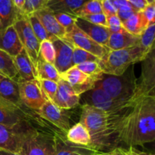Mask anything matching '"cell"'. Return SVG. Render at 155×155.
<instances>
[{
  "label": "cell",
  "mask_w": 155,
  "mask_h": 155,
  "mask_svg": "<svg viewBox=\"0 0 155 155\" xmlns=\"http://www.w3.org/2000/svg\"><path fill=\"white\" fill-rule=\"evenodd\" d=\"M155 97H147L125 114L116 132L118 144L143 145L155 139Z\"/></svg>",
  "instance_id": "cell-1"
},
{
  "label": "cell",
  "mask_w": 155,
  "mask_h": 155,
  "mask_svg": "<svg viewBox=\"0 0 155 155\" xmlns=\"http://www.w3.org/2000/svg\"><path fill=\"white\" fill-rule=\"evenodd\" d=\"M130 109L108 112L83 104L80 123L86 127L90 135V148L98 151H111L117 148L118 142L116 132L118 124Z\"/></svg>",
  "instance_id": "cell-2"
},
{
  "label": "cell",
  "mask_w": 155,
  "mask_h": 155,
  "mask_svg": "<svg viewBox=\"0 0 155 155\" xmlns=\"http://www.w3.org/2000/svg\"><path fill=\"white\" fill-rule=\"evenodd\" d=\"M148 54L140 45L124 49H109L100 59L98 64L104 74L120 76L130 66L139 61H143Z\"/></svg>",
  "instance_id": "cell-3"
},
{
  "label": "cell",
  "mask_w": 155,
  "mask_h": 155,
  "mask_svg": "<svg viewBox=\"0 0 155 155\" xmlns=\"http://www.w3.org/2000/svg\"><path fill=\"white\" fill-rule=\"evenodd\" d=\"M136 85L137 80L135 77L133 68L130 67L120 76L104 74L101 80L95 83L94 88L102 89L114 99L126 101L128 104L129 98L134 92Z\"/></svg>",
  "instance_id": "cell-4"
},
{
  "label": "cell",
  "mask_w": 155,
  "mask_h": 155,
  "mask_svg": "<svg viewBox=\"0 0 155 155\" xmlns=\"http://www.w3.org/2000/svg\"><path fill=\"white\" fill-rule=\"evenodd\" d=\"M142 64L140 81L137 83L134 92L129 98L128 107L147 97H155V57L154 49L148 54Z\"/></svg>",
  "instance_id": "cell-5"
},
{
  "label": "cell",
  "mask_w": 155,
  "mask_h": 155,
  "mask_svg": "<svg viewBox=\"0 0 155 155\" xmlns=\"http://www.w3.org/2000/svg\"><path fill=\"white\" fill-rule=\"evenodd\" d=\"M36 130L30 124L18 127L0 124V150L20 153L26 138Z\"/></svg>",
  "instance_id": "cell-6"
},
{
  "label": "cell",
  "mask_w": 155,
  "mask_h": 155,
  "mask_svg": "<svg viewBox=\"0 0 155 155\" xmlns=\"http://www.w3.org/2000/svg\"><path fill=\"white\" fill-rule=\"evenodd\" d=\"M16 30L23 48L28 54L33 66L36 68L39 55L40 42L35 36L27 16L19 15L12 24Z\"/></svg>",
  "instance_id": "cell-7"
},
{
  "label": "cell",
  "mask_w": 155,
  "mask_h": 155,
  "mask_svg": "<svg viewBox=\"0 0 155 155\" xmlns=\"http://www.w3.org/2000/svg\"><path fill=\"white\" fill-rule=\"evenodd\" d=\"M54 136L40 133L37 130L29 135L23 143L21 155H54Z\"/></svg>",
  "instance_id": "cell-8"
},
{
  "label": "cell",
  "mask_w": 155,
  "mask_h": 155,
  "mask_svg": "<svg viewBox=\"0 0 155 155\" xmlns=\"http://www.w3.org/2000/svg\"><path fill=\"white\" fill-rule=\"evenodd\" d=\"M74 47L80 48L96 56L99 59L107 52L109 48L95 42L93 39L82 31L76 24L66 30L64 39Z\"/></svg>",
  "instance_id": "cell-9"
},
{
  "label": "cell",
  "mask_w": 155,
  "mask_h": 155,
  "mask_svg": "<svg viewBox=\"0 0 155 155\" xmlns=\"http://www.w3.org/2000/svg\"><path fill=\"white\" fill-rule=\"evenodd\" d=\"M83 94L85 95L83 98L86 101L84 104H88L105 111L119 112L130 108L127 107V102L114 99L104 91L98 88H94Z\"/></svg>",
  "instance_id": "cell-10"
},
{
  "label": "cell",
  "mask_w": 155,
  "mask_h": 155,
  "mask_svg": "<svg viewBox=\"0 0 155 155\" xmlns=\"http://www.w3.org/2000/svg\"><path fill=\"white\" fill-rule=\"evenodd\" d=\"M60 79L69 83L74 92L78 95L94 89L95 85L101 78L87 75L82 72L76 66L72 67L65 72L59 74Z\"/></svg>",
  "instance_id": "cell-11"
},
{
  "label": "cell",
  "mask_w": 155,
  "mask_h": 155,
  "mask_svg": "<svg viewBox=\"0 0 155 155\" xmlns=\"http://www.w3.org/2000/svg\"><path fill=\"white\" fill-rule=\"evenodd\" d=\"M21 103L27 108L37 111L45 102L37 80L18 81Z\"/></svg>",
  "instance_id": "cell-12"
},
{
  "label": "cell",
  "mask_w": 155,
  "mask_h": 155,
  "mask_svg": "<svg viewBox=\"0 0 155 155\" xmlns=\"http://www.w3.org/2000/svg\"><path fill=\"white\" fill-rule=\"evenodd\" d=\"M36 112L41 118L54 125L64 134L71 128L70 115L67 110L60 108L48 100Z\"/></svg>",
  "instance_id": "cell-13"
},
{
  "label": "cell",
  "mask_w": 155,
  "mask_h": 155,
  "mask_svg": "<svg viewBox=\"0 0 155 155\" xmlns=\"http://www.w3.org/2000/svg\"><path fill=\"white\" fill-rule=\"evenodd\" d=\"M30 115L19 107L0 97V124L8 127L30 124Z\"/></svg>",
  "instance_id": "cell-14"
},
{
  "label": "cell",
  "mask_w": 155,
  "mask_h": 155,
  "mask_svg": "<svg viewBox=\"0 0 155 155\" xmlns=\"http://www.w3.org/2000/svg\"><path fill=\"white\" fill-rule=\"evenodd\" d=\"M52 43L55 51L54 66L60 74L74 67L73 64L74 46L65 39H58V38L54 39Z\"/></svg>",
  "instance_id": "cell-15"
},
{
  "label": "cell",
  "mask_w": 155,
  "mask_h": 155,
  "mask_svg": "<svg viewBox=\"0 0 155 155\" xmlns=\"http://www.w3.org/2000/svg\"><path fill=\"white\" fill-rule=\"evenodd\" d=\"M80 95H78L73 88L64 80L58 82V90L54 96L53 104L64 110H70L79 104Z\"/></svg>",
  "instance_id": "cell-16"
},
{
  "label": "cell",
  "mask_w": 155,
  "mask_h": 155,
  "mask_svg": "<svg viewBox=\"0 0 155 155\" xmlns=\"http://www.w3.org/2000/svg\"><path fill=\"white\" fill-rule=\"evenodd\" d=\"M75 24L95 42L106 46L110 35L107 27L93 24L81 18H77Z\"/></svg>",
  "instance_id": "cell-17"
},
{
  "label": "cell",
  "mask_w": 155,
  "mask_h": 155,
  "mask_svg": "<svg viewBox=\"0 0 155 155\" xmlns=\"http://www.w3.org/2000/svg\"><path fill=\"white\" fill-rule=\"evenodd\" d=\"M55 150L54 155H94L96 150L89 147L81 146L68 142L65 136L54 135Z\"/></svg>",
  "instance_id": "cell-18"
},
{
  "label": "cell",
  "mask_w": 155,
  "mask_h": 155,
  "mask_svg": "<svg viewBox=\"0 0 155 155\" xmlns=\"http://www.w3.org/2000/svg\"><path fill=\"white\" fill-rule=\"evenodd\" d=\"M13 61L18 72V81H32L36 80V68L24 48H22L19 54L13 57Z\"/></svg>",
  "instance_id": "cell-19"
},
{
  "label": "cell",
  "mask_w": 155,
  "mask_h": 155,
  "mask_svg": "<svg viewBox=\"0 0 155 155\" xmlns=\"http://www.w3.org/2000/svg\"><path fill=\"white\" fill-rule=\"evenodd\" d=\"M23 46L13 25L0 30V49L15 57L19 54Z\"/></svg>",
  "instance_id": "cell-20"
},
{
  "label": "cell",
  "mask_w": 155,
  "mask_h": 155,
  "mask_svg": "<svg viewBox=\"0 0 155 155\" xmlns=\"http://www.w3.org/2000/svg\"><path fill=\"white\" fill-rule=\"evenodd\" d=\"M33 14L39 20L41 24L48 33L58 39H64L66 30L59 24L54 18V13L50 9L45 7Z\"/></svg>",
  "instance_id": "cell-21"
},
{
  "label": "cell",
  "mask_w": 155,
  "mask_h": 155,
  "mask_svg": "<svg viewBox=\"0 0 155 155\" xmlns=\"http://www.w3.org/2000/svg\"><path fill=\"white\" fill-rule=\"evenodd\" d=\"M140 36H136L127 32L125 29L121 32L110 33L106 47L110 50H120L139 45Z\"/></svg>",
  "instance_id": "cell-22"
},
{
  "label": "cell",
  "mask_w": 155,
  "mask_h": 155,
  "mask_svg": "<svg viewBox=\"0 0 155 155\" xmlns=\"http://www.w3.org/2000/svg\"><path fill=\"white\" fill-rule=\"evenodd\" d=\"M0 97L19 107H24L20 98L18 83L0 74Z\"/></svg>",
  "instance_id": "cell-23"
},
{
  "label": "cell",
  "mask_w": 155,
  "mask_h": 155,
  "mask_svg": "<svg viewBox=\"0 0 155 155\" xmlns=\"http://www.w3.org/2000/svg\"><path fill=\"white\" fill-rule=\"evenodd\" d=\"M89 0H49L46 7L53 13L62 12L77 17V12Z\"/></svg>",
  "instance_id": "cell-24"
},
{
  "label": "cell",
  "mask_w": 155,
  "mask_h": 155,
  "mask_svg": "<svg viewBox=\"0 0 155 155\" xmlns=\"http://www.w3.org/2000/svg\"><path fill=\"white\" fill-rule=\"evenodd\" d=\"M19 15L13 0H0V30L12 25Z\"/></svg>",
  "instance_id": "cell-25"
},
{
  "label": "cell",
  "mask_w": 155,
  "mask_h": 155,
  "mask_svg": "<svg viewBox=\"0 0 155 155\" xmlns=\"http://www.w3.org/2000/svg\"><path fill=\"white\" fill-rule=\"evenodd\" d=\"M65 138L68 142L73 144L90 148V135L86 127L80 123H78L71 127L66 133Z\"/></svg>",
  "instance_id": "cell-26"
},
{
  "label": "cell",
  "mask_w": 155,
  "mask_h": 155,
  "mask_svg": "<svg viewBox=\"0 0 155 155\" xmlns=\"http://www.w3.org/2000/svg\"><path fill=\"white\" fill-rule=\"evenodd\" d=\"M36 80L37 79H42V80H51L58 83L60 80L59 73L54 64H49L48 62L42 60L39 56L37 63L36 66Z\"/></svg>",
  "instance_id": "cell-27"
},
{
  "label": "cell",
  "mask_w": 155,
  "mask_h": 155,
  "mask_svg": "<svg viewBox=\"0 0 155 155\" xmlns=\"http://www.w3.org/2000/svg\"><path fill=\"white\" fill-rule=\"evenodd\" d=\"M122 24L127 32L136 36H140L148 26L141 12L135 13Z\"/></svg>",
  "instance_id": "cell-28"
},
{
  "label": "cell",
  "mask_w": 155,
  "mask_h": 155,
  "mask_svg": "<svg viewBox=\"0 0 155 155\" xmlns=\"http://www.w3.org/2000/svg\"><path fill=\"white\" fill-rule=\"evenodd\" d=\"M0 74L18 81V72L15 66L13 57L0 49Z\"/></svg>",
  "instance_id": "cell-29"
},
{
  "label": "cell",
  "mask_w": 155,
  "mask_h": 155,
  "mask_svg": "<svg viewBox=\"0 0 155 155\" xmlns=\"http://www.w3.org/2000/svg\"><path fill=\"white\" fill-rule=\"evenodd\" d=\"M27 17L28 18L30 26H31L32 30H33L35 36L37 38L38 40L39 41V42H42L44 40H49L52 42L54 39H57V37L52 36V35H51L46 31L45 27L42 26L39 20L36 18L34 14H32V15H28Z\"/></svg>",
  "instance_id": "cell-30"
},
{
  "label": "cell",
  "mask_w": 155,
  "mask_h": 155,
  "mask_svg": "<svg viewBox=\"0 0 155 155\" xmlns=\"http://www.w3.org/2000/svg\"><path fill=\"white\" fill-rule=\"evenodd\" d=\"M154 33L155 22H152L147 26L140 36L139 45L148 53L154 49Z\"/></svg>",
  "instance_id": "cell-31"
},
{
  "label": "cell",
  "mask_w": 155,
  "mask_h": 155,
  "mask_svg": "<svg viewBox=\"0 0 155 155\" xmlns=\"http://www.w3.org/2000/svg\"><path fill=\"white\" fill-rule=\"evenodd\" d=\"M39 87L46 100L53 102L58 90V83L48 80L37 79Z\"/></svg>",
  "instance_id": "cell-32"
},
{
  "label": "cell",
  "mask_w": 155,
  "mask_h": 155,
  "mask_svg": "<svg viewBox=\"0 0 155 155\" xmlns=\"http://www.w3.org/2000/svg\"><path fill=\"white\" fill-rule=\"evenodd\" d=\"M103 13L101 8V0H89L77 12V18L94 14Z\"/></svg>",
  "instance_id": "cell-33"
},
{
  "label": "cell",
  "mask_w": 155,
  "mask_h": 155,
  "mask_svg": "<svg viewBox=\"0 0 155 155\" xmlns=\"http://www.w3.org/2000/svg\"><path fill=\"white\" fill-rule=\"evenodd\" d=\"M99 60L100 59L96 56L93 55L85 50L77 48V47H74L73 48V64L74 66L89 61H95L98 63Z\"/></svg>",
  "instance_id": "cell-34"
},
{
  "label": "cell",
  "mask_w": 155,
  "mask_h": 155,
  "mask_svg": "<svg viewBox=\"0 0 155 155\" xmlns=\"http://www.w3.org/2000/svg\"><path fill=\"white\" fill-rule=\"evenodd\" d=\"M49 0H24L21 15L28 16L47 6Z\"/></svg>",
  "instance_id": "cell-35"
},
{
  "label": "cell",
  "mask_w": 155,
  "mask_h": 155,
  "mask_svg": "<svg viewBox=\"0 0 155 155\" xmlns=\"http://www.w3.org/2000/svg\"><path fill=\"white\" fill-rule=\"evenodd\" d=\"M39 56L45 61L54 64V58H55V51H54L53 43L51 41L44 40L40 42Z\"/></svg>",
  "instance_id": "cell-36"
},
{
  "label": "cell",
  "mask_w": 155,
  "mask_h": 155,
  "mask_svg": "<svg viewBox=\"0 0 155 155\" xmlns=\"http://www.w3.org/2000/svg\"><path fill=\"white\" fill-rule=\"evenodd\" d=\"M77 68L84 74L87 75L92 76V77H96L101 78L104 74L98 62L89 61L85 62V63L80 64L78 65H76Z\"/></svg>",
  "instance_id": "cell-37"
},
{
  "label": "cell",
  "mask_w": 155,
  "mask_h": 155,
  "mask_svg": "<svg viewBox=\"0 0 155 155\" xmlns=\"http://www.w3.org/2000/svg\"><path fill=\"white\" fill-rule=\"evenodd\" d=\"M54 15L55 19L59 23V24L65 30L67 29L70 28L71 27H72L73 25H74L76 22V20L77 18V17L74 16V15H71L67 13H62V12L54 13Z\"/></svg>",
  "instance_id": "cell-38"
},
{
  "label": "cell",
  "mask_w": 155,
  "mask_h": 155,
  "mask_svg": "<svg viewBox=\"0 0 155 155\" xmlns=\"http://www.w3.org/2000/svg\"><path fill=\"white\" fill-rule=\"evenodd\" d=\"M107 28L110 30V33H116L121 32L124 30V27L120 20L117 15H112L107 16Z\"/></svg>",
  "instance_id": "cell-39"
},
{
  "label": "cell",
  "mask_w": 155,
  "mask_h": 155,
  "mask_svg": "<svg viewBox=\"0 0 155 155\" xmlns=\"http://www.w3.org/2000/svg\"><path fill=\"white\" fill-rule=\"evenodd\" d=\"M81 18H83L84 20H86V21H89V22L92 23V24H96V25H100L103 26V27H107V18H106V16L104 15V13L86 15V16L82 17Z\"/></svg>",
  "instance_id": "cell-40"
},
{
  "label": "cell",
  "mask_w": 155,
  "mask_h": 155,
  "mask_svg": "<svg viewBox=\"0 0 155 155\" xmlns=\"http://www.w3.org/2000/svg\"><path fill=\"white\" fill-rule=\"evenodd\" d=\"M141 12L148 25L151 23L155 22V2L147 5L143 10L141 11Z\"/></svg>",
  "instance_id": "cell-41"
},
{
  "label": "cell",
  "mask_w": 155,
  "mask_h": 155,
  "mask_svg": "<svg viewBox=\"0 0 155 155\" xmlns=\"http://www.w3.org/2000/svg\"><path fill=\"white\" fill-rule=\"evenodd\" d=\"M102 12L106 17L112 15H117V8L112 0H101Z\"/></svg>",
  "instance_id": "cell-42"
},
{
  "label": "cell",
  "mask_w": 155,
  "mask_h": 155,
  "mask_svg": "<svg viewBox=\"0 0 155 155\" xmlns=\"http://www.w3.org/2000/svg\"><path fill=\"white\" fill-rule=\"evenodd\" d=\"M122 148L124 155H154L153 154H151V153H146L144 152V151H139L137 148H135L134 146H130L127 149L124 148Z\"/></svg>",
  "instance_id": "cell-43"
},
{
  "label": "cell",
  "mask_w": 155,
  "mask_h": 155,
  "mask_svg": "<svg viewBox=\"0 0 155 155\" xmlns=\"http://www.w3.org/2000/svg\"><path fill=\"white\" fill-rule=\"evenodd\" d=\"M137 12H141L148 4L145 0H127Z\"/></svg>",
  "instance_id": "cell-44"
},
{
  "label": "cell",
  "mask_w": 155,
  "mask_h": 155,
  "mask_svg": "<svg viewBox=\"0 0 155 155\" xmlns=\"http://www.w3.org/2000/svg\"><path fill=\"white\" fill-rule=\"evenodd\" d=\"M136 12H136V11H117V15L118 18L120 20L121 23L123 24L124 21H127L128 18H130L132 15H133Z\"/></svg>",
  "instance_id": "cell-45"
},
{
  "label": "cell",
  "mask_w": 155,
  "mask_h": 155,
  "mask_svg": "<svg viewBox=\"0 0 155 155\" xmlns=\"http://www.w3.org/2000/svg\"><path fill=\"white\" fill-rule=\"evenodd\" d=\"M13 2L18 12L21 14V9H22L23 5H24V0H13Z\"/></svg>",
  "instance_id": "cell-46"
},
{
  "label": "cell",
  "mask_w": 155,
  "mask_h": 155,
  "mask_svg": "<svg viewBox=\"0 0 155 155\" xmlns=\"http://www.w3.org/2000/svg\"><path fill=\"white\" fill-rule=\"evenodd\" d=\"M110 155H124L122 151V148H119V147H117L114 149L110 151Z\"/></svg>",
  "instance_id": "cell-47"
},
{
  "label": "cell",
  "mask_w": 155,
  "mask_h": 155,
  "mask_svg": "<svg viewBox=\"0 0 155 155\" xmlns=\"http://www.w3.org/2000/svg\"><path fill=\"white\" fill-rule=\"evenodd\" d=\"M94 155H110V151H97Z\"/></svg>",
  "instance_id": "cell-48"
},
{
  "label": "cell",
  "mask_w": 155,
  "mask_h": 155,
  "mask_svg": "<svg viewBox=\"0 0 155 155\" xmlns=\"http://www.w3.org/2000/svg\"><path fill=\"white\" fill-rule=\"evenodd\" d=\"M5 152V154L6 155H21L20 153H16V152H12V151H4V150H2Z\"/></svg>",
  "instance_id": "cell-49"
},
{
  "label": "cell",
  "mask_w": 155,
  "mask_h": 155,
  "mask_svg": "<svg viewBox=\"0 0 155 155\" xmlns=\"http://www.w3.org/2000/svg\"><path fill=\"white\" fill-rule=\"evenodd\" d=\"M145 1L147 2L149 4V3H153V2H155V0H145Z\"/></svg>",
  "instance_id": "cell-50"
},
{
  "label": "cell",
  "mask_w": 155,
  "mask_h": 155,
  "mask_svg": "<svg viewBox=\"0 0 155 155\" xmlns=\"http://www.w3.org/2000/svg\"><path fill=\"white\" fill-rule=\"evenodd\" d=\"M0 155H6L5 154V152L3 151H2V150H0Z\"/></svg>",
  "instance_id": "cell-51"
}]
</instances>
